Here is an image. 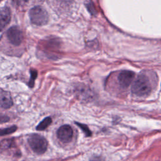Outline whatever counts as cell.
I'll return each mask as SVG.
<instances>
[{"instance_id":"11","label":"cell","mask_w":161,"mask_h":161,"mask_svg":"<svg viewBox=\"0 0 161 161\" xmlns=\"http://www.w3.org/2000/svg\"><path fill=\"white\" fill-rule=\"evenodd\" d=\"M16 129H17V127L15 125L11 126L8 128L0 129V136H3V135L13 133L16 130Z\"/></svg>"},{"instance_id":"15","label":"cell","mask_w":161,"mask_h":161,"mask_svg":"<svg viewBox=\"0 0 161 161\" xmlns=\"http://www.w3.org/2000/svg\"><path fill=\"white\" fill-rule=\"evenodd\" d=\"M91 161H103V160H101V158H100L99 157H95V158H92Z\"/></svg>"},{"instance_id":"5","label":"cell","mask_w":161,"mask_h":161,"mask_svg":"<svg viewBox=\"0 0 161 161\" xmlns=\"http://www.w3.org/2000/svg\"><path fill=\"white\" fill-rule=\"evenodd\" d=\"M58 138L64 143H68L71 141L73 136V130L70 126L64 125L61 126L57 132Z\"/></svg>"},{"instance_id":"6","label":"cell","mask_w":161,"mask_h":161,"mask_svg":"<svg viewBox=\"0 0 161 161\" xmlns=\"http://www.w3.org/2000/svg\"><path fill=\"white\" fill-rule=\"evenodd\" d=\"M134 77L135 73L133 71L123 70L118 76V83L121 87L126 88L131 84Z\"/></svg>"},{"instance_id":"8","label":"cell","mask_w":161,"mask_h":161,"mask_svg":"<svg viewBox=\"0 0 161 161\" xmlns=\"http://www.w3.org/2000/svg\"><path fill=\"white\" fill-rule=\"evenodd\" d=\"M11 11L8 6L0 9V31H2L10 22Z\"/></svg>"},{"instance_id":"13","label":"cell","mask_w":161,"mask_h":161,"mask_svg":"<svg viewBox=\"0 0 161 161\" xmlns=\"http://www.w3.org/2000/svg\"><path fill=\"white\" fill-rule=\"evenodd\" d=\"M76 124H77V125H79V126L84 131V133L86 134V135L87 136H89L91 135V131L89 130L88 127H87L86 125H82V124H80V123H76Z\"/></svg>"},{"instance_id":"7","label":"cell","mask_w":161,"mask_h":161,"mask_svg":"<svg viewBox=\"0 0 161 161\" xmlns=\"http://www.w3.org/2000/svg\"><path fill=\"white\" fill-rule=\"evenodd\" d=\"M13 102L10 93L0 89V108L8 109L13 106Z\"/></svg>"},{"instance_id":"14","label":"cell","mask_w":161,"mask_h":161,"mask_svg":"<svg viewBox=\"0 0 161 161\" xmlns=\"http://www.w3.org/2000/svg\"><path fill=\"white\" fill-rule=\"evenodd\" d=\"M9 118L5 115H0V124L9 121Z\"/></svg>"},{"instance_id":"2","label":"cell","mask_w":161,"mask_h":161,"mask_svg":"<svg viewBox=\"0 0 161 161\" xmlns=\"http://www.w3.org/2000/svg\"><path fill=\"white\" fill-rule=\"evenodd\" d=\"M29 17L31 22L38 26L45 25L48 21V15L47 11L40 6H35L30 9Z\"/></svg>"},{"instance_id":"12","label":"cell","mask_w":161,"mask_h":161,"mask_svg":"<svg viewBox=\"0 0 161 161\" xmlns=\"http://www.w3.org/2000/svg\"><path fill=\"white\" fill-rule=\"evenodd\" d=\"M30 72H31V78H30V80L28 84H29L30 87H32L34 85V81L37 75V72L35 70H31Z\"/></svg>"},{"instance_id":"9","label":"cell","mask_w":161,"mask_h":161,"mask_svg":"<svg viewBox=\"0 0 161 161\" xmlns=\"http://www.w3.org/2000/svg\"><path fill=\"white\" fill-rule=\"evenodd\" d=\"M14 142L13 139H4L0 142V149L1 150H7L14 146Z\"/></svg>"},{"instance_id":"3","label":"cell","mask_w":161,"mask_h":161,"mask_svg":"<svg viewBox=\"0 0 161 161\" xmlns=\"http://www.w3.org/2000/svg\"><path fill=\"white\" fill-rule=\"evenodd\" d=\"M28 142L31 150L36 154H43L47 150V141L40 135L34 133L30 135L28 138Z\"/></svg>"},{"instance_id":"1","label":"cell","mask_w":161,"mask_h":161,"mask_svg":"<svg viewBox=\"0 0 161 161\" xmlns=\"http://www.w3.org/2000/svg\"><path fill=\"white\" fill-rule=\"evenodd\" d=\"M152 91L151 82L148 76L143 74H139L131 86V92L138 97H146Z\"/></svg>"},{"instance_id":"4","label":"cell","mask_w":161,"mask_h":161,"mask_svg":"<svg viewBox=\"0 0 161 161\" xmlns=\"http://www.w3.org/2000/svg\"><path fill=\"white\" fill-rule=\"evenodd\" d=\"M6 36L9 42L15 46L20 45L23 39L22 31L16 26L9 28L6 32Z\"/></svg>"},{"instance_id":"10","label":"cell","mask_w":161,"mask_h":161,"mask_svg":"<svg viewBox=\"0 0 161 161\" xmlns=\"http://www.w3.org/2000/svg\"><path fill=\"white\" fill-rule=\"evenodd\" d=\"M52 123V119L50 117L45 118L43 119L36 126V129L38 131H42L46 129Z\"/></svg>"}]
</instances>
